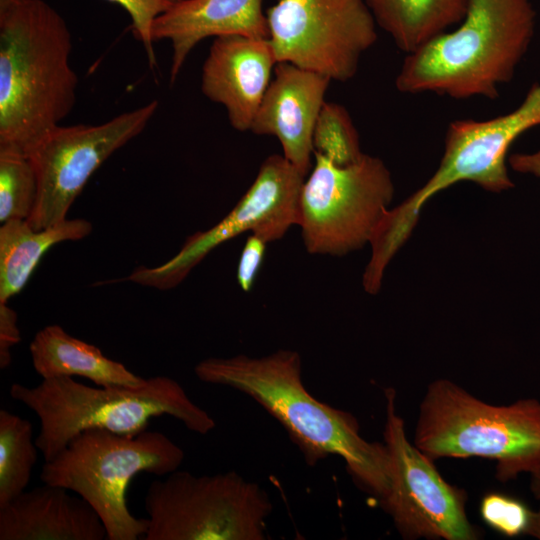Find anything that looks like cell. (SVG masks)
Returning <instances> with one entry per match:
<instances>
[{
  "instance_id": "ffe728a7",
  "label": "cell",
  "mask_w": 540,
  "mask_h": 540,
  "mask_svg": "<svg viewBox=\"0 0 540 540\" xmlns=\"http://www.w3.org/2000/svg\"><path fill=\"white\" fill-rule=\"evenodd\" d=\"M377 26L405 54L452 29L469 0H364Z\"/></svg>"
},
{
  "instance_id": "e0dca14e",
  "label": "cell",
  "mask_w": 540,
  "mask_h": 540,
  "mask_svg": "<svg viewBox=\"0 0 540 540\" xmlns=\"http://www.w3.org/2000/svg\"><path fill=\"white\" fill-rule=\"evenodd\" d=\"M58 485L26 489L0 507V540H103L106 528L93 507Z\"/></svg>"
},
{
  "instance_id": "f546056e",
  "label": "cell",
  "mask_w": 540,
  "mask_h": 540,
  "mask_svg": "<svg viewBox=\"0 0 540 540\" xmlns=\"http://www.w3.org/2000/svg\"><path fill=\"white\" fill-rule=\"evenodd\" d=\"M531 475V491L534 497L540 500V467L534 471Z\"/></svg>"
},
{
  "instance_id": "ac0fdd59",
  "label": "cell",
  "mask_w": 540,
  "mask_h": 540,
  "mask_svg": "<svg viewBox=\"0 0 540 540\" xmlns=\"http://www.w3.org/2000/svg\"><path fill=\"white\" fill-rule=\"evenodd\" d=\"M35 371L43 378L84 377L97 386L138 387L146 379L102 351L73 337L60 325L39 330L29 346Z\"/></svg>"
},
{
  "instance_id": "d6986e66",
  "label": "cell",
  "mask_w": 540,
  "mask_h": 540,
  "mask_svg": "<svg viewBox=\"0 0 540 540\" xmlns=\"http://www.w3.org/2000/svg\"><path fill=\"white\" fill-rule=\"evenodd\" d=\"M92 231L85 219H66L35 230L27 220L12 219L0 227V303L19 293L45 252L63 241L83 239Z\"/></svg>"
},
{
  "instance_id": "277c9868",
  "label": "cell",
  "mask_w": 540,
  "mask_h": 540,
  "mask_svg": "<svg viewBox=\"0 0 540 540\" xmlns=\"http://www.w3.org/2000/svg\"><path fill=\"white\" fill-rule=\"evenodd\" d=\"M9 394L38 416L35 442L44 461L52 460L87 429L136 435L147 429L150 419L164 415L201 435L216 426L176 380L162 375L147 378L138 387H91L73 377H57L43 379L35 387L13 383Z\"/></svg>"
},
{
  "instance_id": "4fadbf2b",
  "label": "cell",
  "mask_w": 540,
  "mask_h": 540,
  "mask_svg": "<svg viewBox=\"0 0 540 540\" xmlns=\"http://www.w3.org/2000/svg\"><path fill=\"white\" fill-rule=\"evenodd\" d=\"M158 109V101L100 124L58 125L27 155L38 180V196L27 219L35 230L67 219V213L94 172L138 136Z\"/></svg>"
},
{
  "instance_id": "7a4b0ae2",
  "label": "cell",
  "mask_w": 540,
  "mask_h": 540,
  "mask_svg": "<svg viewBox=\"0 0 540 540\" xmlns=\"http://www.w3.org/2000/svg\"><path fill=\"white\" fill-rule=\"evenodd\" d=\"M72 35L44 0H0V150L28 155L76 103Z\"/></svg>"
},
{
  "instance_id": "5bb4252c",
  "label": "cell",
  "mask_w": 540,
  "mask_h": 540,
  "mask_svg": "<svg viewBox=\"0 0 540 540\" xmlns=\"http://www.w3.org/2000/svg\"><path fill=\"white\" fill-rule=\"evenodd\" d=\"M250 131L276 137L283 156L306 177L312 168L313 131L331 82L327 76L279 62Z\"/></svg>"
},
{
  "instance_id": "8fae6325",
  "label": "cell",
  "mask_w": 540,
  "mask_h": 540,
  "mask_svg": "<svg viewBox=\"0 0 540 540\" xmlns=\"http://www.w3.org/2000/svg\"><path fill=\"white\" fill-rule=\"evenodd\" d=\"M540 125V83L528 90L518 107L487 120H455L447 128L440 164L427 182L398 206L388 218L403 236H410L421 209L435 194L461 181L486 191L513 187L506 165L512 143L525 131Z\"/></svg>"
},
{
  "instance_id": "83f0119b",
  "label": "cell",
  "mask_w": 540,
  "mask_h": 540,
  "mask_svg": "<svg viewBox=\"0 0 540 540\" xmlns=\"http://www.w3.org/2000/svg\"><path fill=\"white\" fill-rule=\"evenodd\" d=\"M508 163L518 173L540 178V149L532 153H514L508 157Z\"/></svg>"
},
{
  "instance_id": "484cf974",
  "label": "cell",
  "mask_w": 540,
  "mask_h": 540,
  "mask_svg": "<svg viewBox=\"0 0 540 540\" xmlns=\"http://www.w3.org/2000/svg\"><path fill=\"white\" fill-rule=\"evenodd\" d=\"M268 242L258 235L250 234L242 248L238 266L237 282L244 292H250L263 264Z\"/></svg>"
},
{
  "instance_id": "2e32d148",
  "label": "cell",
  "mask_w": 540,
  "mask_h": 540,
  "mask_svg": "<svg viewBox=\"0 0 540 540\" xmlns=\"http://www.w3.org/2000/svg\"><path fill=\"white\" fill-rule=\"evenodd\" d=\"M263 0H179L153 25L154 42L171 45L170 84L191 51L204 39L227 34L268 38Z\"/></svg>"
},
{
  "instance_id": "cb8c5ba5",
  "label": "cell",
  "mask_w": 540,
  "mask_h": 540,
  "mask_svg": "<svg viewBox=\"0 0 540 540\" xmlns=\"http://www.w3.org/2000/svg\"><path fill=\"white\" fill-rule=\"evenodd\" d=\"M483 521L507 537L526 534L532 510L520 500L497 492L484 495L480 502Z\"/></svg>"
},
{
  "instance_id": "ba28073f",
  "label": "cell",
  "mask_w": 540,
  "mask_h": 540,
  "mask_svg": "<svg viewBox=\"0 0 540 540\" xmlns=\"http://www.w3.org/2000/svg\"><path fill=\"white\" fill-rule=\"evenodd\" d=\"M393 195L391 173L380 158L363 154L339 166L314 153L300 197L298 226L306 251L343 256L362 248Z\"/></svg>"
},
{
  "instance_id": "7402d4cb",
  "label": "cell",
  "mask_w": 540,
  "mask_h": 540,
  "mask_svg": "<svg viewBox=\"0 0 540 540\" xmlns=\"http://www.w3.org/2000/svg\"><path fill=\"white\" fill-rule=\"evenodd\" d=\"M38 196V180L30 158L0 150V222L27 220Z\"/></svg>"
},
{
  "instance_id": "7c38bea8",
  "label": "cell",
  "mask_w": 540,
  "mask_h": 540,
  "mask_svg": "<svg viewBox=\"0 0 540 540\" xmlns=\"http://www.w3.org/2000/svg\"><path fill=\"white\" fill-rule=\"evenodd\" d=\"M304 180L283 155L268 156L251 186L221 221L189 236L167 262L137 268L128 280L168 290L180 284L212 250L242 233L250 231L268 243L283 238L292 226L299 225Z\"/></svg>"
},
{
  "instance_id": "603a6c76",
  "label": "cell",
  "mask_w": 540,
  "mask_h": 540,
  "mask_svg": "<svg viewBox=\"0 0 540 540\" xmlns=\"http://www.w3.org/2000/svg\"><path fill=\"white\" fill-rule=\"evenodd\" d=\"M312 143L314 153L339 166L352 164L364 154L349 112L335 102H324L315 123Z\"/></svg>"
},
{
  "instance_id": "44dd1931",
  "label": "cell",
  "mask_w": 540,
  "mask_h": 540,
  "mask_svg": "<svg viewBox=\"0 0 540 540\" xmlns=\"http://www.w3.org/2000/svg\"><path fill=\"white\" fill-rule=\"evenodd\" d=\"M30 421L0 410V507L27 489L38 458Z\"/></svg>"
},
{
  "instance_id": "5b68a950",
  "label": "cell",
  "mask_w": 540,
  "mask_h": 540,
  "mask_svg": "<svg viewBox=\"0 0 540 540\" xmlns=\"http://www.w3.org/2000/svg\"><path fill=\"white\" fill-rule=\"evenodd\" d=\"M415 446L430 459L496 461L501 482L540 467V401L486 403L448 379L431 382L421 401Z\"/></svg>"
},
{
  "instance_id": "f1b7e54d",
  "label": "cell",
  "mask_w": 540,
  "mask_h": 540,
  "mask_svg": "<svg viewBox=\"0 0 540 540\" xmlns=\"http://www.w3.org/2000/svg\"><path fill=\"white\" fill-rule=\"evenodd\" d=\"M526 534L540 540V507L532 511Z\"/></svg>"
},
{
  "instance_id": "6da1fadb",
  "label": "cell",
  "mask_w": 540,
  "mask_h": 540,
  "mask_svg": "<svg viewBox=\"0 0 540 540\" xmlns=\"http://www.w3.org/2000/svg\"><path fill=\"white\" fill-rule=\"evenodd\" d=\"M194 372L200 381L236 389L262 406L285 428L308 465L339 456L367 493L379 501L386 495L390 483L386 445L365 440L352 414L320 402L306 390L297 351L210 357L201 360Z\"/></svg>"
},
{
  "instance_id": "9a60e30c",
  "label": "cell",
  "mask_w": 540,
  "mask_h": 540,
  "mask_svg": "<svg viewBox=\"0 0 540 540\" xmlns=\"http://www.w3.org/2000/svg\"><path fill=\"white\" fill-rule=\"evenodd\" d=\"M276 64L268 38L217 36L202 66V93L225 108L235 130L250 131Z\"/></svg>"
},
{
  "instance_id": "9c48e42d",
  "label": "cell",
  "mask_w": 540,
  "mask_h": 540,
  "mask_svg": "<svg viewBox=\"0 0 540 540\" xmlns=\"http://www.w3.org/2000/svg\"><path fill=\"white\" fill-rule=\"evenodd\" d=\"M277 63L287 62L345 82L377 40L364 0H278L266 11Z\"/></svg>"
},
{
  "instance_id": "30bf717a",
  "label": "cell",
  "mask_w": 540,
  "mask_h": 540,
  "mask_svg": "<svg viewBox=\"0 0 540 540\" xmlns=\"http://www.w3.org/2000/svg\"><path fill=\"white\" fill-rule=\"evenodd\" d=\"M383 437L390 461L389 488L379 503L404 539L476 540L466 514V493L448 483L433 460L407 438L396 410V391L385 389Z\"/></svg>"
},
{
  "instance_id": "52a82bcc",
  "label": "cell",
  "mask_w": 540,
  "mask_h": 540,
  "mask_svg": "<svg viewBox=\"0 0 540 540\" xmlns=\"http://www.w3.org/2000/svg\"><path fill=\"white\" fill-rule=\"evenodd\" d=\"M145 540H265L268 493L234 471L195 476L175 470L146 492Z\"/></svg>"
},
{
  "instance_id": "8992f818",
  "label": "cell",
  "mask_w": 540,
  "mask_h": 540,
  "mask_svg": "<svg viewBox=\"0 0 540 540\" xmlns=\"http://www.w3.org/2000/svg\"><path fill=\"white\" fill-rule=\"evenodd\" d=\"M183 460V449L159 431L122 435L87 429L44 462L40 479L86 500L101 518L107 539L137 540L144 538L148 518L135 517L127 506L130 481L141 472L168 475Z\"/></svg>"
},
{
  "instance_id": "d4e9b609",
  "label": "cell",
  "mask_w": 540,
  "mask_h": 540,
  "mask_svg": "<svg viewBox=\"0 0 540 540\" xmlns=\"http://www.w3.org/2000/svg\"><path fill=\"white\" fill-rule=\"evenodd\" d=\"M121 6L130 16L131 31L143 45L150 67L157 61L152 37L155 20L168 11L179 0H107Z\"/></svg>"
},
{
  "instance_id": "3957f363",
  "label": "cell",
  "mask_w": 540,
  "mask_h": 540,
  "mask_svg": "<svg viewBox=\"0 0 540 540\" xmlns=\"http://www.w3.org/2000/svg\"><path fill=\"white\" fill-rule=\"evenodd\" d=\"M531 0H469L462 20L406 54L395 79L405 94L496 99L535 31Z\"/></svg>"
},
{
  "instance_id": "4316f807",
  "label": "cell",
  "mask_w": 540,
  "mask_h": 540,
  "mask_svg": "<svg viewBox=\"0 0 540 540\" xmlns=\"http://www.w3.org/2000/svg\"><path fill=\"white\" fill-rule=\"evenodd\" d=\"M21 340L17 314L7 303H0V368L6 369L12 360L11 348Z\"/></svg>"
}]
</instances>
